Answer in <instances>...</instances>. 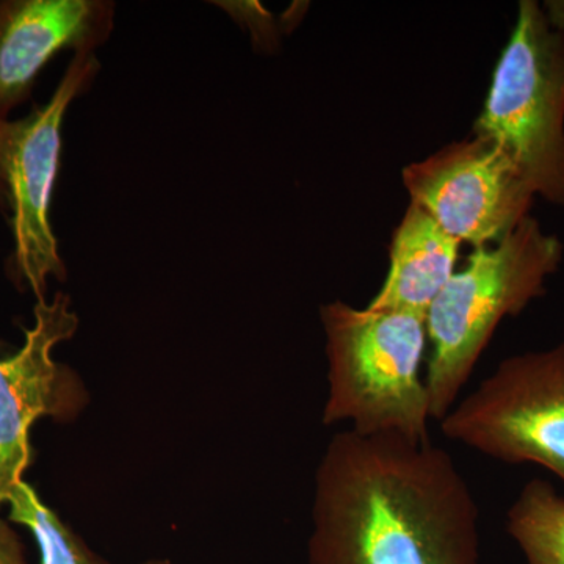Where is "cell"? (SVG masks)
<instances>
[{"mask_svg":"<svg viewBox=\"0 0 564 564\" xmlns=\"http://www.w3.org/2000/svg\"><path fill=\"white\" fill-rule=\"evenodd\" d=\"M402 180L411 203L474 250L500 242L536 198L502 148L477 133L404 166Z\"/></svg>","mask_w":564,"mask_h":564,"instance_id":"cell-7","label":"cell"},{"mask_svg":"<svg viewBox=\"0 0 564 564\" xmlns=\"http://www.w3.org/2000/svg\"><path fill=\"white\" fill-rule=\"evenodd\" d=\"M141 564H173V563L170 562V560H165V558H151V560H147V562L141 563Z\"/></svg>","mask_w":564,"mask_h":564,"instance_id":"cell-17","label":"cell"},{"mask_svg":"<svg viewBox=\"0 0 564 564\" xmlns=\"http://www.w3.org/2000/svg\"><path fill=\"white\" fill-rule=\"evenodd\" d=\"M0 564H29L28 552L20 534L0 518Z\"/></svg>","mask_w":564,"mask_h":564,"instance_id":"cell-14","label":"cell"},{"mask_svg":"<svg viewBox=\"0 0 564 564\" xmlns=\"http://www.w3.org/2000/svg\"><path fill=\"white\" fill-rule=\"evenodd\" d=\"M507 532L525 564H564V497L541 478L527 481L508 510Z\"/></svg>","mask_w":564,"mask_h":564,"instance_id":"cell-11","label":"cell"},{"mask_svg":"<svg viewBox=\"0 0 564 564\" xmlns=\"http://www.w3.org/2000/svg\"><path fill=\"white\" fill-rule=\"evenodd\" d=\"M218 6L231 11L234 18L247 24L256 46H261L262 51L273 50L276 46L278 32L272 14L259 6L258 2L234 3L236 7H232V9L226 3H218Z\"/></svg>","mask_w":564,"mask_h":564,"instance_id":"cell-13","label":"cell"},{"mask_svg":"<svg viewBox=\"0 0 564 564\" xmlns=\"http://www.w3.org/2000/svg\"><path fill=\"white\" fill-rule=\"evenodd\" d=\"M440 423L454 443L564 484V344L505 358Z\"/></svg>","mask_w":564,"mask_h":564,"instance_id":"cell-6","label":"cell"},{"mask_svg":"<svg viewBox=\"0 0 564 564\" xmlns=\"http://www.w3.org/2000/svg\"><path fill=\"white\" fill-rule=\"evenodd\" d=\"M0 214H9V199H7V187L2 176H0Z\"/></svg>","mask_w":564,"mask_h":564,"instance_id":"cell-16","label":"cell"},{"mask_svg":"<svg viewBox=\"0 0 564 564\" xmlns=\"http://www.w3.org/2000/svg\"><path fill=\"white\" fill-rule=\"evenodd\" d=\"M9 519L25 527L39 545L40 564H111L85 543L61 516L22 480L11 492Z\"/></svg>","mask_w":564,"mask_h":564,"instance_id":"cell-12","label":"cell"},{"mask_svg":"<svg viewBox=\"0 0 564 564\" xmlns=\"http://www.w3.org/2000/svg\"><path fill=\"white\" fill-rule=\"evenodd\" d=\"M101 70L96 54L74 55L51 99L18 120H0V176L6 182L13 247L6 270L21 292L46 300L51 280L68 276L51 221L61 173L63 124L70 104Z\"/></svg>","mask_w":564,"mask_h":564,"instance_id":"cell-5","label":"cell"},{"mask_svg":"<svg viewBox=\"0 0 564 564\" xmlns=\"http://www.w3.org/2000/svg\"><path fill=\"white\" fill-rule=\"evenodd\" d=\"M77 328L79 317L69 296L57 292L36 302L24 344L0 358V507L9 502L33 462V423L43 417L74 421L87 404L80 378L54 358L55 347L73 339Z\"/></svg>","mask_w":564,"mask_h":564,"instance_id":"cell-8","label":"cell"},{"mask_svg":"<svg viewBox=\"0 0 564 564\" xmlns=\"http://www.w3.org/2000/svg\"><path fill=\"white\" fill-rule=\"evenodd\" d=\"M310 564H480V510L432 441L334 434L315 470Z\"/></svg>","mask_w":564,"mask_h":564,"instance_id":"cell-1","label":"cell"},{"mask_svg":"<svg viewBox=\"0 0 564 564\" xmlns=\"http://www.w3.org/2000/svg\"><path fill=\"white\" fill-rule=\"evenodd\" d=\"M563 254L558 236L529 215L500 242L475 248L466 267L445 284L425 317L432 344L425 386L433 421H443L458 402L500 322L544 296Z\"/></svg>","mask_w":564,"mask_h":564,"instance_id":"cell-2","label":"cell"},{"mask_svg":"<svg viewBox=\"0 0 564 564\" xmlns=\"http://www.w3.org/2000/svg\"><path fill=\"white\" fill-rule=\"evenodd\" d=\"M462 242L445 232L429 212L410 203L389 248V270L370 310L425 315L456 272Z\"/></svg>","mask_w":564,"mask_h":564,"instance_id":"cell-10","label":"cell"},{"mask_svg":"<svg viewBox=\"0 0 564 564\" xmlns=\"http://www.w3.org/2000/svg\"><path fill=\"white\" fill-rule=\"evenodd\" d=\"M474 133L502 148L534 195L564 206V35L534 0L519 2Z\"/></svg>","mask_w":564,"mask_h":564,"instance_id":"cell-4","label":"cell"},{"mask_svg":"<svg viewBox=\"0 0 564 564\" xmlns=\"http://www.w3.org/2000/svg\"><path fill=\"white\" fill-rule=\"evenodd\" d=\"M541 7L551 28L564 35V0H545Z\"/></svg>","mask_w":564,"mask_h":564,"instance_id":"cell-15","label":"cell"},{"mask_svg":"<svg viewBox=\"0 0 564 564\" xmlns=\"http://www.w3.org/2000/svg\"><path fill=\"white\" fill-rule=\"evenodd\" d=\"M110 0H0V120L32 98L62 52L95 54L115 29Z\"/></svg>","mask_w":564,"mask_h":564,"instance_id":"cell-9","label":"cell"},{"mask_svg":"<svg viewBox=\"0 0 564 564\" xmlns=\"http://www.w3.org/2000/svg\"><path fill=\"white\" fill-rule=\"evenodd\" d=\"M321 322L328 361L326 426L350 423L359 434H399L430 441L429 392L421 369L425 315L406 311L323 304Z\"/></svg>","mask_w":564,"mask_h":564,"instance_id":"cell-3","label":"cell"}]
</instances>
